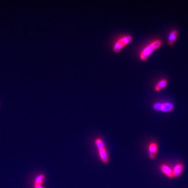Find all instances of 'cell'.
<instances>
[{
    "label": "cell",
    "instance_id": "1",
    "mask_svg": "<svg viewBox=\"0 0 188 188\" xmlns=\"http://www.w3.org/2000/svg\"><path fill=\"white\" fill-rule=\"evenodd\" d=\"M162 45V42L160 40H155L149 45L145 47L139 54V59L142 61H146L149 56L155 50L159 48Z\"/></svg>",
    "mask_w": 188,
    "mask_h": 188
},
{
    "label": "cell",
    "instance_id": "2",
    "mask_svg": "<svg viewBox=\"0 0 188 188\" xmlns=\"http://www.w3.org/2000/svg\"><path fill=\"white\" fill-rule=\"evenodd\" d=\"M132 40L133 38L131 35H128L123 36L114 43L113 47V51L115 53L120 52L124 47L131 43Z\"/></svg>",
    "mask_w": 188,
    "mask_h": 188
},
{
    "label": "cell",
    "instance_id": "3",
    "mask_svg": "<svg viewBox=\"0 0 188 188\" xmlns=\"http://www.w3.org/2000/svg\"><path fill=\"white\" fill-rule=\"evenodd\" d=\"M153 108L156 111L170 112L174 109V106L169 102H157L153 105Z\"/></svg>",
    "mask_w": 188,
    "mask_h": 188
},
{
    "label": "cell",
    "instance_id": "4",
    "mask_svg": "<svg viewBox=\"0 0 188 188\" xmlns=\"http://www.w3.org/2000/svg\"><path fill=\"white\" fill-rule=\"evenodd\" d=\"M158 146L156 142H152L148 146V155L150 159H154L158 153Z\"/></svg>",
    "mask_w": 188,
    "mask_h": 188
},
{
    "label": "cell",
    "instance_id": "5",
    "mask_svg": "<svg viewBox=\"0 0 188 188\" xmlns=\"http://www.w3.org/2000/svg\"><path fill=\"white\" fill-rule=\"evenodd\" d=\"M159 169L161 173L168 178H173V169L169 166L166 164H162L160 166Z\"/></svg>",
    "mask_w": 188,
    "mask_h": 188
},
{
    "label": "cell",
    "instance_id": "6",
    "mask_svg": "<svg viewBox=\"0 0 188 188\" xmlns=\"http://www.w3.org/2000/svg\"><path fill=\"white\" fill-rule=\"evenodd\" d=\"M45 175L43 173H38L33 178L32 185H40L43 186V184L45 181Z\"/></svg>",
    "mask_w": 188,
    "mask_h": 188
},
{
    "label": "cell",
    "instance_id": "7",
    "mask_svg": "<svg viewBox=\"0 0 188 188\" xmlns=\"http://www.w3.org/2000/svg\"><path fill=\"white\" fill-rule=\"evenodd\" d=\"M100 159L103 164H107L109 162V156L106 148L102 150H98Z\"/></svg>",
    "mask_w": 188,
    "mask_h": 188
},
{
    "label": "cell",
    "instance_id": "8",
    "mask_svg": "<svg viewBox=\"0 0 188 188\" xmlns=\"http://www.w3.org/2000/svg\"><path fill=\"white\" fill-rule=\"evenodd\" d=\"M184 166L183 164L178 163L175 165L173 169V178H178L180 176L183 171Z\"/></svg>",
    "mask_w": 188,
    "mask_h": 188
},
{
    "label": "cell",
    "instance_id": "9",
    "mask_svg": "<svg viewBox=\"0 0 188 188\" xmlns=\"http://www.w3.org/2000/svg\"><path fill=\"white\" fill-rule=\"evenodd\" d=\"M178 35V33L177 30H173L170 32V34H169L168 38V43L169 45L170 46L173 45L176 40H177Z\"/></svg>",
    "mask_w": 188,
    "mask_h": 188
},
{
    "label": "cell",
    "instance_id": "10",
    "mask_svg": "<svg viewBox=\"0 0 188 188\" xmlns=\"http://www.w3.org/2000/svg\"><path fill=\"white\" fill-rule=\"evenodd\" d=\"M168 82L166 79H162L155 86L154 89L156 92H160L167 86Z\"/></svg>",
    "mask_w": 188,
    "mask_h": 188
},
{
    "label": "cell",
    "instance_id": "11",
    "mask_svg": "<svg viewBox=\"0 0 188 188\" xmlns=\"http://www.w3.org/2000/svg\"><path fill=\"white\" fill-rule=\"evenodd\" d=\"M95 144L98 150L106 149L105 144L101 138H97L95 140Z\"/></svg>",
    "mask_w": 188,
    "mask_h": 188
},
{
    "label": "cell",
    "instance_id": "12",
    "mask_svg": "<svg viewBox=\"0 0 188 188\" xmlns=\"http://www.w3.org/2000/svg\"><path fill=\"white\" fill-rule=\"evenodd\" d=\"M32 188H45L43 186L40 185H32Z\"/></svg>",
    "mask_w": 188,
    "mask_h": 188
}]
</instances>
